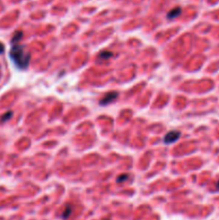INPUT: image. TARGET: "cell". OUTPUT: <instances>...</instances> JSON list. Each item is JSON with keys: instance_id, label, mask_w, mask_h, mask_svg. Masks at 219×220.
Segmentation results:
<instances>
[{"instance_id": "cell-1", "label": "cell", "mask_w": 219, "mask_h": 220, "mask_svg": "<svg viewBox=\"0 0 219 220\" xmlns=\"http://www.w3.org/2000/svg\"><path fill=\"white\" fill-rule=\"evenodd\" d=\"M10 58L17 69L25 70L30 64V53L25 49L24 46L20 44H12L10 49Z\"/></svg>"}, {"instance_id": "cell-3", "label": "cell", "mask_w": 219, "mask_h": 220, "mask_svg": "<svg viewBox=\"0 0 219 220\" xmlns=\"http://www.w3.org/2000/svg\"><path fill=\"white\" fill-rule=\"evenodd\" d=\"M117 97H118V93H115V91H113V93H106V95L104 96L103 98L101 99L100 104H101V105H106V104H108V103L113 102V101L115 100V99L117 98Z\"/></svg>"}, {"instance_id": "cell-9", "label": "cell", "mask_w": 219, "mask_h": 220, "mask_svg": "<svg viewBox=\"0 0 219 220\" xmlns=\"http://www.w3.org/2000/svg\"><path fill=\"white\" fill-rule=\"evenodd\" d=\"M3 52H5V45L2 43H0V54H2Z\"/></svg>"}, {"instance_id": "cell-10", "label": "cell", "mask_w": 219, "mask_h": 220, "mask_svg": "<svg viewBox=\"0 0 219 220\" xmlns=\"http://www.w3.org/2000/svg\"><path fill=\"white\" fill-rule=\"evenodd\" d=\"M217 188L219 189V181H218V184H217Z\"/></svg>"}, {"instance_id": "cell-8", "label": "cell", "mask_w": 219, "mask_h": 220, "mask_svg": "<svg viewBox=\"0 0 219 220\" xmlns=\"http://www.w3.org/2000/svg\"><path fill=\"white\" fill-rule=\"evenodd\" d=\"M127 177H128V176H127V175L119 176L118 178H117V181H118V183H121V181H125V179H124V178H127Z\"/></svg>"}, {"instance_id": "cell-2", "label": "cell", "mask_w": 219, "mask_h": 220, "mask_svg": "<svg viewBox=\"0 0 219 220\" xmlns=\"http://www.w3.org/2000/svg\"><path fill=\"white\" fill-rule=\"evenodd\" d=\"M180 132L176 131V130H172V131L167 132V134H165L163 142H164L165 144H172V143H175L178 139H180Z\"/></svg>"}, {"instance_id": "cell-7", "label": "cell", "mask_w": 219, "mask_h": 220, "mask_svg": "<svg viewBox=\"0 0 219 220\" xmlns=\"http://www.w3.org/2000/svg\"><path fill=\"white\" fill-rule=\"evenodd\" d=\"M11 116H12V112H9L8 114H5V115L1 118V121H5V120H8V118L11 117Z\"/></svg>"}, {"instance_id": "cell-4", "label": "cell", "mask_w": 219, "mask_h": 220, "mask_svg": "<svg viewBox=\"0 0 219 220\" xmlns=\"http://www.w3.org/2000/svg\"><path fill=\"white\" fill-rule=\"evenodd\" d=\"M180 13H182V9H180V7H176V8H174V9H172L170 12L167 13V18H169V20L176 18V17H177L178 15L180 14Z\"/></svg>"}, {"instance_id": "cell-5", "label": "cell", "mask_w": 219, "mask_h": 220, "mask_svg": "<svg viewBox=\"0 0 219 220\" xmlns=\"http://www.w3.org/2000/svg\"><path fill=\"white\" fill-rule=\"evenodd\" d=\"M22 37H23V32L22 31H16L14 33V36H13V38H12V44H17V42L22 39Z\"/></svg>"}, {"instance_id": "cell-6", "label": "cell", "mask_w": 219, "mask_h": 220, "mask_svg": "<svg viewBox=\"0 0 219 220\" xmlns=\"http://www.w3.org/2000/svg\"><path fill=\"white\" fill-rule=\"evenodd\" d=\"M72 213V207L71 206H67V208L64 209V212L62 213V218L64 219H67V218H69L70 214Z\"/></svg>"}]
</instances>
